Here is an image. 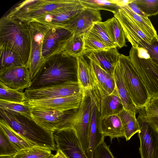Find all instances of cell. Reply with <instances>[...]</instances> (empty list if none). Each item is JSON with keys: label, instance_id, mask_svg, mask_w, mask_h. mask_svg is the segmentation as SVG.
Masks as SVG:
<instances>
[{"label": "cell", "instance_id": "obj_1", "mask_svg": "<svg viewBox=\"0 0 158 158\" xmlns=\"http://www.w3.org/2000/svg\"><path fill=\"white\" fill-rule=\"evenodd\" d=\"M77 58L60 52L45 60L39 72L27 89H39L68 81L77 76Z\"/></svg>", "mask_w": 158, "mask_h": 158}, {"label": "cell", "instance_id": "obj_2", "mask_svg": "<svg viewBox=\"0 0 158 158\" xmlns=\"http://www.w3.org/2000/svg\"><path fill=\"white\" fill-rule=\"evenodd\" d=\"M30 30L29 22L7 15L0 19V44L17 52L27 66L31 48Z\"/></svg>", "mask_w": 158, "mask_h": 158}, {"label": "cell", "instance_id": "obj_3", "mask_svg": "<svg viewBox=\"0 0 158 158\" xmlns=\"http://www.w3.org/2000/svg\"><path fill=\"white\" fill-rule=\"evenodd\" d=\"M0 118L34 146L56 150L53 132L37 124L32 119L0 109Z\"/></svg>", "mask_w": 158, "mask_h": 158}, {"label": "cell", "instance_id": "obj_4", "mask_svg": "<svg viewBox=\"0 0 158 158\" xmlns=\"http://www.w3.org/2000/svg\"><path fill=\"white\" fill-rule=\"evenodd\" d=\"M118 62L126 85L134 104L138 110L144 107L152 97L129 56L121 54Z\"/></svg>", "mask_w": 158, "mask_h": 158}, {"label": "cell", "instance_id": "obj_5", "mask_svg": "<svg viewBox=\"0 0 158 158\" xmlns=\"http://www.w3.org/2000/svg\"><path fill=\"white\" fill-rule=\"evenodd\" d=\"M78 0H27L19 3L6 15L28 22L44 13L76 2Z\"/></svg>", "mask_w": 158, "mask_h": 158}, {"label": "cell", "instance_id": "obj_6", "mask_svg": "<svg viewBox=\"0 0 158 158\" xmlns=\"http://www.w3.org/2000/svg\"><path fill=\"white\" fill-rule=\"evenodd\" d=\"M83 99L80 107L72 110L69 116V128L75 131L84 152L88 147L89 127L91 109V99L83 91Z\"/></svg>", "mask_w": 158, "mask_h": 158}, {"label": "cell", "instance_id": "obj_7", "mask_svg": "<svg viewBox=\"0 0 158 158\" xmlns=\"http://www.w3.org/2000/svg\"><path fill=\"white\" fill-rule=\"evenodd\" d=\"M129 57L152 97L158 96V64L150 58L139 56L138 49L132 47Z\"/></svg>", "mask_w": 158, "mask_h": 158}, {"label": "cell", "instance_id": "obj_8", "mask_svg": "<svg viewBox=\"0 0 158 158\" xmlns=\"http://www.w3.org/2000/svg\"><path fill=\"white\" fill-rule=\"evenodd\" d=\"M30 26L31 48L27 65L32 81L42 66L45 60L42 55L44 36L49 28L35 21L29 22Z\"/></svg>", "mask_w": 158, "mask_h": 158}, {"label": "cell", "instance_id": "obj_9", "mask_svg": "<svg viewBox=\"0 0 158 158\" xmlns=\"http://www.w3.org/2000/svg\"><path fill=\"white\" fill-rule=\"evenodd\" d=\"M29 106L32 118L44 129L54 133L69 127V117L73 110L62 111Z\"/></svg>", "mask_w": 158, "mask_h": 158}, {"label": "cell", "instance_id": "obj_10", "mask_svg": "<svg viewBox=\"0 0 158 158\" xmlns=\"http://www.w3.org/2000/svg\"><path fill=\"white\" fill-rule=\"evenodd\" d=\"M137 118L139 126L137 133L140 142L141 158H158V130L145 119L140 109Z\"/></svg>", "mask_w": 158, "mask_h": 158}, {"label": "cell", "instance_id": "obj_11", "mask_svg": "<svg viewBox=\"0 0 158 158\" xmlns=\"http://www.w3.org/2000/svg\"><path fill=\"white\" fill-rule=\"evenodd\" d=\"M83 91L77 81H75L39 89H26L24 92L28 100L68 97L78 94Z\"/></svg>", "mask_w": 158, "mask_h": 158}, {"label": "cell", "instance_id": "obj_12", "mask_svg": "<svg viewBox=\"0 0 158 158\" xmlns=\"http://www.w3.org/2000/svg\"><path fill=\"white\" fill-rule=\"evenodd\" d=\"M120 23L126 38L132 47L146 50L153 42L140 29L133 19L124 10L119 7L113 13Z\"/></svg>", "mask_w": 158, "mask_h": 158}, {"label": "cell", "instance_id": "obj_13", "mask_svg": "<svg viewBox=\"0 0 158 158\" xmlns=\"http://www.w3.org/2000/svg\"><path fill=\"white\" fill-rule=\"evenodd\" d=\"M85 8L78 0L74 3L44 13L31 21L38 22L48 28L63 27Z\"/></svg>", "mask_w": 158, "mask_h": 158}, {"label": "cell", "instance_id": "obj_14", "mask_svg": "<svg viewBox=\"0 0 158 158\" xmlns=\"http://www.w3.org/2000/svg\"><path fill=\"white\" fill-rule=\"evenodd\" d=\"M53 136L57 150L68 158H88L72 128L59 130L53 133Z\"/></svg>", "mask_w": 158, "mask_h": 158}, {"label": "cell", "instance_id": "obj_15", "mask_svg": "<svg viewBox=\"0 0 158 158\" xmlns=\"http://www.w3.org/2000/svg\"><path fill=\"white\" fill-rule=\"evenodd\" d=\"M73 33L65 28H49L43 39L42 55L45 60L49 57L61 52Z\"/></svg>", "mask_w": 158, "mask_h": 158}, {"label": "cell", "instance_id": "obj_16", "mask_svg": "<svg viewBox=\"0 0 158 158\" xmlns=\"http://www.w3.org/2000/svg\"><path fill=\"white\" fill-rule=\"evenodd\" d=\"M83 92L66 97L28 100L30 106L60 111L73 110L79 108L83 99Z\"/></svg>", "mask_w": 158, "mask_h": 158}, {"label": "cell", "instance_id": "obj_17", "mask_svg": "<svg viewBox=\"0 0 158 158\" xmlns=\"http://www.w3.org/2000/svg\"><path fill=\"white\" fill-rule=\"evenodd\" d=\"M0 80L7 87L17 90L29 88L32 84L28 69L25 65L0 70Z\"/></svg>", "mask_w": 158, "mask_h": 158}, {"label": "cell", "instance_id": "obj_18", "mask_svg": "<svg viewBox=\"0 0 158 158\" xmlns=\"http://www.w3.org/2000/svg\"><path fill=\"white\" fill-rule=\"evenodd\" d=\"M102 20L100 10L85 7L63 27L72 33L83 36L90 31L94 23Z\"/></svg>", "mask_w": 158, "mask_h": 158}, {"label": "cell", "instance_id": "obj_19", "mask_svg": "<svg viewBox=\"0 0 158 158\" xmlns=\"http://www.w3.org/2000/svg\"><path fill=\"white\" fill-rule=\"evenodd\" d=\"M117 48L90 52L85 55L107 73L113 74L121 56Z\"/></svg>", "mask_w": 158, "mask_h": 158}, {"label": "cell", "instance_id": "obj_20", "mask_svg": "<svg viewBox=\"0 0 158 158\" xmlns=\"http://www.w3.org/2000/svg\"><path fill=\"white\" fill-rule=\"evenodd\" d=\"M98 111L94 102L91 100V109L89 127L88 147L85 152L88 158H93L96 148L104 140L98 123Z\"/></svg>", "mask_w": 158, "mask_h": 158}, {"label": "cell", "instance_id": "obj_21", "mask_svg": "<svg viewBox=\"0 0 158 158\" xmlns=\"http://www.w3.org/2000/svg\"><path fill=\"white\" fill-rule=\"evenodd\" d=\"M113 75L115 88L124 109L132 114H136L138 110L132 101L127 89L118 62L115 66Z\"/></svg>", "mask_w": 158, "mask_h": 158}, {"label": "cell", "instance_id": "obj_22", "mask_svg": "<svg viewBox=\"0 0 158 158\" xmlns=\"http://www.w3.org/2000/svg\"><path fill=\"white\" fill-rule=\"evenodd\" d=\"M123 108L115 88L111 94L101 100L97 110L99 113L98 119L101 120L111 115H116Z\"/></svg>", "mask_w": 158, "mask_h": 158}, {"label": "cell", "instance_id": "obj_23", "mask_svg": "<svg viewBox=\"0 0 158 158\" xmlns=\"http://www.w3.org/2000/svg\"><path fill=\"white\" fill-rule=\"evenodd\" d=\"M101 131L104 137L108 136L111 142L115 138L124 137L121 120L117 115H111L101 120L98 118Z\"/></svg>", "mask_w": 158, "mask_h": 158}, {"label": "cell", "instance_id": "obj_24", "mask_svg": "<svg viewBox=\"0 0 158 158\" xmlns=\"http://www.w3.org/2000/svg\"><path fill=\"white\" fill-rule=\"evenodd\" d=\"M82 55L77 58V81L83 90L86 92L89 96H92L93 89L91 78V67Z\"/></svg>", "mask_w": 158, "mask_h": 158}, {"label": "cell", "instance_id": "obj_25", "mask_svg": "<svg viewBox=\"0 0 158 158\" xmlns=\"http://www.w3.org/2000/svg\"><path fill=\"white\" fill-rule=\"evenodd\" d=\"M104 23L110 37L116 47L121 48L127 46L124 32L118 20L114 16Z\"/></svg>", "mask_w": 158, "mask_h": 158}, {"label": "cell", "instance_id": "obj_26", "mask_svg": "<svg viewBox=\"0 0 158 158\" xmlns=\"http://www.w3.org/2000/svg\"><path fill=\"white\" fill-rule=\"evenodd\" d=\"M116 115L121 120L124 131V137L126 141H128L139 130V126L135 117L136 114L123 108Z\"/></svg>", "mask_w": 158, "mask_h": 158}, {"label": "cell", "instance_id": "obj_27", "mask_svg": "<svg viewBox=\"0 0 158 158\" xmlns=\"http://www.w3.org/2000/svg\"><path fill=\"white\" fill-rule=\"evenodd\" d=\"M133 19L140 30L153 41L158 40L156 31L148 17L138 15L132 12L126 5L120 7Z\"/></svg>", "mask_w": 158, "mask_h": 158}, {"label": "cell", "instance_id": "obj_28", "mask_svg": "<svg viewBox=\"0 0 158 158\" xmlns=\"http://www.w3.org/2000/svg\"><path fill=\"white\" fill-rule=\"evenodd\" d=\"M0 69L24 66L19 55L12 49L0 44Z\"/></svg>", "mask_w": 158, "mask_h": 158}, {"label": "cell", "instance_id": "obj_29", "mask_svg": "<svg viewBox=\"0 0 158 158\" xmlns=\"http://www.w3.org/2000/svg\"><path fill=\"white\" fill-rule=\"evenodd\" d=\"M0 130L6 135L18 152L34 146L17 133L1 118H0Z\"/></svg>", "mask_w": 158, "mask_h": 158}, {"label": "cell", "instance_id": "obj_30", "mask_svg": "<svg viewBox=\"0 0 158 158\" xmlns=\"http://www.w3.org/2000/svg\"><path fill=\"white\" fill-rule=\"evenodd\" d=\"M84 46L83 36L73 33L61 52L67 56L77 58L85 55Z\"/></svg>", "mask_w": 158, "mask_h": 158}, {"label": "cell", "instance_id": "obj_31", "mask_svg": "<svg viewBox=\"0 0 158 158\" xmlns=\"http://www.w3.org/2000/svg\"><path fill=\"white\" fill-rule=\"evenodd\" d=\"M27 102H12L0 99V109L10 113L19 114L32 119L30 106Z\"/></svg>", "mask_w": 158, "mask_h": 158}, {"label": "cell", "instance_id": "obj_32", "mask_svg": "<svg viewBox=\"0 0 158 158\" xmlns=\"http://www.w3.org/2000/svg\"><path fill=\"white\" fill-rule=\"evenodd\" d=\"M83 36L85 55L93 51L110 48L98 36L90 31Z\"/></svg>", "mask_w": 158, "mask_h": 158}, {"label": "cell", "instance_id": "obj_33", "mask_svg": "<svg viewBox=\"0 0 158 158\" xmlns=\"http://www.w3.org/2000/svg\"><path fill=\"white\" fill-rule=\"evenodd\" d=\"M0 99L6 101L21 102L28 99L25 92L21 90L10 88L0 82Z\"/></svg>", "mask_w": 158, "mask_h": 158}, {"label": "cell", "instance_id": "obj_34", "mask_svg": "<svg viewBox=\"0 0 158 158\" xmlns=\"http://www.w3.org/2000/svg\"><path fill=\"white\" fill-rule=\"evenodd\" d=\"M85 8L100 10H104L114 13L119 7L115 4L113 0H78Z\"/></svg>", "mask_w": 158, "mask_h": 158}, {"label": "cell", "instance_id": "obj_35", "mask_svg": "<svg viewBox=\"0 0 158 158\" xmlns=\"http://www.w3.org/2000/svg\"><path fill=\"white\" fill-rule=\"evenodd\" d=\"M51 151L36 146L19 151L14 156V158H46L51 154Z\"/></svg>", "mask_w": 158, "mask_h": 158}, {"label": "cell", "instance_id": "obj_36", "mask_svg": "<svg viewBox=\"0 0 158 158\" xmlns=\"http://www.w3.org/2000/svg\"><path fill=\"white\" fill-rule=\"evenodd\" d=\"M90 31L98 36L109 48H117L110 37L104 22L94 23Z\"/></svg>", "mask_w": 158, "mask_h": 158}, {"label": "cell", "instance_id": "obj_37", "mask_svg": "<svg viewBox=\"0 0 158 158\" xmlns=\"http://www.w3.org/2000/svg\"><path fill=\"white\" fill-rule=\"evenodd\" d=\"M134 2L148 17L158 14V0H134Z\"/></svg>", "mask_w": 158, "mask_h": 158}, {"label": "cell", "instance_id": "obj_38", "mask_svg": "<svg viewBox=\"0 0 158 158\" xmlns=\"http://www.w3.org/2000/svg\"><path fill=\"white\" fill-rule=\"evenodd\" d=\"M18 152L7 136L0 130V156H14Z\"/></svg>", "mask_w": 158, "mask_h": 158}, {"label": "cell", "instance_id": "obj_39", "mask_svg": "<svg viewBox=\"0 0 158 158\" xmlns=\"http://www.w3.org/2000/svg\"><path fill=\"white\" fill-rule=\"evenodd\" d=\"M140 109L146 120L158 130V109L148 104L145 107Z\"/></svg>", "mask_w": 158, "mask_h": 158}, {"label": "cell", "instance_id": "obj_40", "mask_svg": "<svg viewBox=\"0 0 158 158\" xmlns=\"http://www.w3.org/2000/svg\"><path fill=\"white\" fill-rule=\"evenodd\" d=\"M93 158H115L104 140L95 150Z\"/></svg>", "mask_w": 158, "mask_h": 158}, {"label": "cell", "instance_id": "obj_41", "mask_svg": "<svg viewBox=\"0 0 158 158\" xmlns=\"http://www.w3.org/2000/svg\"><path fill=\"white\" fill-rule=\"evenodd\" d=\"M146 50L151 60L158 64V40L153 42Z\"/></svg>", "mask_w": 158, "mask_h": 158}, {"label": "cell", "instance_id": "obj_42", "mask_svg": "<svg viewBox=\"0 0 158 158\" xmlns=\"http://www.w3.org/2000/svg\"><path fill=\"white\" fill-rule=\"evenodd\" d=\"M105 88L108 95L111 94L115 89V84L113 74L107 73Z\"/></svg>", "mask_w": 158, "mask_h": 158}, {"label": "cell", "instance_id": "obj_43", "mask_svg": "<svg viewBox=\"0 0 158 158\" xmlns=\"http://www.w3.org/2000/svg\"><path fill=\"white\" fill-rule=\"evenodd\" d=\"M126 6L134 13L143 17H148L137 6L134 2V0H133Z\"/></svg>", "mask_w": 158, "mask_h": 158}, {"label": "cell", "instance_id": "obj_44", "mask_svg": "<svg viewBox=\"0 0 158 158\" xmlns=\"http://www.w3.org/2000/svg\"><path fill=\"white\" fill-rule=\"evenodd\" d=\"M133 0H113L114 3L119 7L127 5L129 3L131 2Z\"/></svg>", "mask_w": 158, "mask_h": 158}, {"label": "cell", "instance_id": "obj_45", "mask_svg": "<svg viewBox=\"0 0 158 158\" xmlns=\"http://www.w3.org/2000/svg\"><path fill=\"white\" fill-rule=\"evenodd\" d=\"M148 104L158 109V96L152 97Z\"/></svg>", "mask_w": 158, "mask_h": 158}, {"label": "cell", "instance_id": "obj_46", "mask_svg": "<svg viewBox=\"0 0 158 158\" xmlns=\"http://www.w3.org/2000/svg\"><path fill=\"white\" fill-rule=\"evenodd\" d=\"M55 158H68L64 155L60 151L57 150L56 152L55 155Z\"/></svg>", "mask_w": 158, "mask_h": 158}, {"label": "cell", "instance_id": "obj_47", "mask_svg": "<svg viewBox=\"0 0 158 158\" xmlns=\"http://www.w3.org/2000/svg\"><path fill=\"white\" fill-rule=\"evenodd\" d=\"M14 156H0V158H14Z\"/></svg>", "mask_w": 158, "mask_h": 158}, {"label": "cell", "instance_id": "obj_48", "mask_svg": "<svg viewBox=\"0 0 158 158\" xmlns=\"http://www.w3.org/2000/svg\"><path fill=\"white\" fill-rule=\"evenodd\" d=\"M46 158H55V155L52 154L49 157Z\"/></svg>", "mask_w": 158, "mask_h": 158}]
</instances>
